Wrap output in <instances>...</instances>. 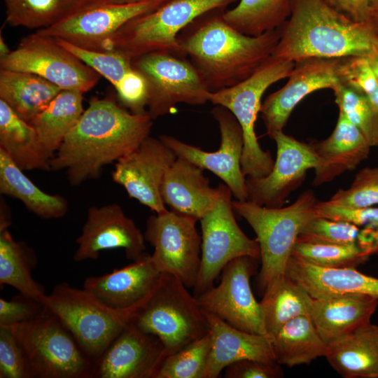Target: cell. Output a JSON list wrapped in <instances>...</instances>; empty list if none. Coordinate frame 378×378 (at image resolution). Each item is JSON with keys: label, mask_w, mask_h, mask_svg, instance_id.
Returning a JSON list of instances; mask_svg holds the SVG:
<instances>
[{"label": "cell", "mask_w": 378, "mask_h": 378, "mask_svg": "<svg viewBox=\"0 0 378 378\" xmlns=\"http://www.w3.org/2000/svg\"><path fill=\"white\" fill-rule=\"evenodd\" d=\"M316 202L311 190L302 192L290 205L280 208L232 200L234 211L246 220L257 236L261 261L258 286L262 294L285 274L300 232L316 216Z\"/></svg>", "instance_id": "obj_4"}, {"label": "cell", "mask_w": 378, "mask_h": 378, "mask_svg": "<svg viewBox=\"0 0 378 378\" xmlns=\"http://www.w3.org/2000/svg\"><path fill=\"white\" fill-rule=\"evenodd\" d=\"M211 113L218 123L220 134V145L217 150L204 151L170 135H162L160 139L177 157L216 175L237 200H247L246 177L241 164L244 148L241 126L233 114L223 106L216 105Z\"/></svg>", "instance_id": "obj_16"}, {"label": "cell", "mask_w": 378, "mask_h": 378, "mask_svg": "<svg viewBox=\"0 0 378 378\" xmlns=\"http://www.w3.org/2000/svg\"><path fill=\"white\" fill-rule=\"evenodd\" d=\"M37 258L25 243L14 239L8 229L0 230V284L8 285L20 293L40 301L46 295L33 277Z\"/></svg>", "instance_id": "obj_35"}, {"label": "cell", "mask_w": 378, "mask_h": 378, "mask_svg": "<svg viewBox=\"0 0 378 378\" xmlns=\"http://www.w3.org/2000/svg\"><path fill=\"white\" fill-rule=\"evenodd\" d=\"M165 1L120 4L113 0H90L61 22L36 32L61 38L86 50L105 51L107 42L123 25L153 11Z\"/></svg>", "instance_id": "obj_14"}, {"label": "cell", "mask_w": 378, "mask_h": 378, "mask_svg": "<svg viewBox=\"0 0 378 378\" xmlns=\"http://www.w3.org/2000/svg\"><path fill=\"white\" fill-rule=\"evenodd\" d=\"M0 378H32L25 354L10 326H0Z\"/></svg>", "instance_id": "obj_44"}, {"label": "cell", "mask_w": 378, "mask_h": 378, "mask_svg": "<svg viewBox=\"0 0 378 378\" xmlns=\"http://www.w3.org/2000/svg\"><path fill=\"white\" fill-rule=\"evenodd\" d=\"M344 82L362 90L378 111V78L366 57H344L342 67Z\"/></svg>", "instance_id": "obj_45"}, {"label": "cell", "mask_w": 378, "mask_h": 378, "mask_svg": "<svg viewBox=\"0 0 378 378\" xmlns=\"http://www.w3.org/2000/svg\"><path fill=\"white\" fill-rule=\"evenodd\" d=\"M132 65L147 83V114L153 120L174 113L180 103L199 106L209 102L210 90L183 56L153 52L133 59Z\"/></svg>", "instance_id": "obj_10"}, {"label": "cell", "mask_w": 378, "mask_h": 378, "mask_svg": "<svg viewBox=\"0 0 378 378\" xmlns=\"http://www.w3.org/2000/svg\"><path fill=\"white\" fill-rule=\"evenodd\" d=\"M318 160L312 185L328 183L354 170L370 152L371 146L360 131L340 111L336 126L326 139L312 143Z\"/></svg>", "instance_id": "obj_25"}, {"label": "cell", "mask_w": 378, "mask_h": 378, "mask_svg": "<svg viewBox=\"0 0 378 378\" xmlns=\"http://www.w3.org/2000/svg\"><path fill=\"white\" fill-rule=\"evenodd\" d=\"M90 0H4L6 22L13 27L43 29L61 22Z\"/></svg>", "instance_id": "obj_37"}, {"label": "cell", "mask_w": 378, "mask_h": 378, "mask_svg": "<svg viewBox=\"0 0 378 378\" xmlns=\"http://www.w3.org/2000/svg\"><path fill=\"white\" fill-rule=\"evenodd\" d=\"M11 50L7 46L3 36H0V57L7 55Z\"/></svg>", "instance_id": "obj_53"}, {"label": "cell", "mask_w": 378, "mask_h": 378, "mask_svg": "<svg viewBox=\"0 0 378 378\" xmlns=\"http://www.w3.org/2000/svg\"><path fill=\"white\" fill-rule=\"evenodd\" d=\"M360 228L343 220L315 216L300 232L298 242L348 245L357 244Z\"/></svg>", "instance_id": "obj_42"}, {"label": "cell", "mask_w": 378, "mask_h": 378, "mask_svg": "<svg viewBox=\"0 0 378 378\" xmlns=\"http://www.w3.org/2000/svg\"><path fill=\"white\" fill-rule=\"evenodd\" d=\"M367 58L372 71L378 78V50H375Z\"/></svg>", "instance_id": "obj_52"}, {"label": "cell", "mask_w": 378, "mask_h": 378, "mask_svg": "<svg viewBox=\"0 0 378 378\" xmlns=\"http://www.w3.org/2000/svg\"><path fill=\"white\" fill-rule=\"evenodd\" d=\"M115 90L123 107L134 114L147 113V83L134 68Z\"/></svg>", "instance_id": "obj_48"}, {"label": "cell", "mask_w": 378, "mask_h": 378, "mask_svg": "<svg viewBox=\"0 0 378 378\" xmlns=\"http://www.w3.org/2000/svg\"><path fill=\"white\" fill-rule=\"evenodd\" d=\"M279 29L272 57L282 60L368 57L378 50V35L368 22L347 18L325 0H291L290 15Z\"/></svg>", "instance_id": "obj_3"}, {"label": "cell", "mask_w": 378, "mask_h": 378, "mask_svg": "<svg viewBox=\"0 0 378 378\" xmlns=\"http://www.w3.org/2000/svg\"><path fill=\"white\" fill-rule=\"evenodd\" d=\"M279 363H267L257 360L245 359L225 368V378H278L284 373Z\"/></svg>", "instance_id": "obj_49"}, {"label": "cell", "mask_w": 378, "mask_h": 378, "mask_svg": "<svg viewBox=\"0 0 378 378\" xmlns=\"http://www.w3.org/2000/svg\"><path fill=\"white\" fill-rule=\"evenodd\" d=\"M205 314L210 326L211 350L203 378H217L226 367L241 360L276 363L270 337L239 330L214 314Z\"/></svg>", "instance_id": "obj_24"}, {"label": "cell", "mask_w": 378, "mask_h": 378, "mask_svg": "<svg viewBox=\"0 0 378 378\" xmlns=\"http://www.w3.org/2000/svg\"><path fill=\"white\" fill-rule=\"evenodd\" d=\"M197 221L167 210L148 218L144 234L154 248L151 257L160 271L174 275L188 288L196 284L201 262Z\"/></svg>", "instance_id": "obj_13"}, {"label": "cell", "mask_w": 378, "mask_h": 378, "mask_svg": "<svg viewBox=\"0 0 378 378\" xmlns=\"http://www.w3.org/2000/svg\"><path fill=\"white\" fill-rule=\"evenodd\" d=\"M276 157L270 174L261 178H246L247 200L269 208L284 206L290 194L304 181L307 172L318 165L311 144L301 142L283 131L272 138Z\"/></svg>", "instance_id": "obj_18"}, {"label": "cell", "mask_w": 378, "mask_h": 378, "mask_svg": "<svg viewBox=\"0 0 378 378\" xmlns=\"http://www.w3.org/2000/svg\"><path fill=\"white\" fill-rule=\"evenodd\" d=\"M203 171L177 157L166 172L160 188L162 200L171 211L198 221L214 206L221 186L211 187Z\"/></svg>", "instance_id": "obj_23"}, {"label": "cell", "mask_w": 378, "mask_h": 378, "mask_svg": "<svg viewBox=\"0 0 378 378\" xmlns=\"http://www.w3.org/2000/svg\"><path fill=\"white\" fill-rule=\"evenodd\" d=\"M165 356L157 336L130 322L94 363L92 377L155 378Z\"/></svg>", "instance_id": "obj_21"}, {"label": "cell", "mask_w": 378, "mask_h": 378, "mask_svg": "<svg viewBox=\"0 0 378 378\" xmlns=\"http://www.w3.org/2000/svg\"><path fill=\"white\" fill-rule=\"evenodd\" d=\"M315 211L317 216L378 229V207L353 208L317 201Z\"/></svg>", "instance_id": "obj_46"}, {"label": "cell", "mask_w": 378, "mask_h": 378, "mask_svg": "<svg viewBox=\"0 0 378 378\" xmlns=\"http://www.w3.org/2000/svg\"><path fill=\"white\" fill-rule=\"evenodd\" d=\"M291 255L321 267L356 268L372 254L357 244L338 245L296 241Z\"/></svg>", "instance_id": "obj_39"}, {"label": "cell", "mask_w": 378, "mask_h": 378, "mask_svg": "<svg viewBox=\"0 0 378 378\" xmlns=\"http://www.w3.org/2000/svg\"><path fill=\"white\" fill-rule=\"evenodd\" d=\"M144 234L120 205L92 206L88 210L73 258L76 262L94 260L102 251L121 248L132 261L146 253Z\"/></svg>", "instance_id": "obj_20"}, {"label": "cell", "mask_w": 378, "mask_h": 378, "mask_svg": "<svg viewBox=\"0 0 378 378\" xmlns=\"http://www.w3.org/2000/svg\"><path fill=\"white\" fill-rule=\"evenodd\" d=\"M43 302L20 293L10 300L0 298V326H12L30 321L44 309Z\"/></svg>", "instance_id": "obj_47"}, {"label": "cell", "mask_w": 378, "mask_h": 378, "mask_svg": "<svg viewBox=\"0 0 378 378\" xmlns=\"http://www.w3.org/2000/svg\"><path fill=\"white\" fill-rule=\"evenodd\" d=\"M0 67L32 73L62 90L83 93L92 89L101 76L59 45L55 37L36 31L24 37L14 50L0 57Z\"/></svg>", "instance_id": "obj_12"}, {"label": "cell", "mask_w": 378, "mask_h": 378, "mask_svg": "<svg viewBox=\"0 0 378 378\" xmlns=\"http://www.w3.org/2000/svg\"><path fill=\"white\" fill-rule=\"evenodd\" d=\"M220 186L214 206L200 220L201 262L193 288L195 296L213 286L223 268L232 260L241 256L260 258L257 240L248 237L236 221L230 188L225 183H220Z\"/></svg>", "instance_id": "obj_11"}, {"label": "cell", "mask_w": 378, "mask_h": 378, "mask_svg": "<svg viewBox=\"0 0 378 378\" xmlns=\"http://www.w3.org/2000/svg\"><path fill=\"white\" fill-rule=\"evenodd\" d=\"M59 45L106 78L116 89L134 69L132 59L115 51L86 50L61 38H55Z\"/></svg>", "instance_id": "obj_41"}, {"label": "cell", "mask_w": 378, "mask_h": 378, "mask_svg": "<svg viewBox=\"0 0 378 378\" xmlns=\"http://www.w3.org/2000/svg\"><path fill=\"white\" fill-rule=\"evenodd\" d=\"M0 148L22 170H51V158L34 127L0 99Z\"/></svg>", "instance_id": "obj_29"}, {"label": "cell", "mask_w": 378, "mask_h": 378, "mask_svg": "<svg viewBox=\"0 0 378 378\" xmlns=\"http://www.w3.org/2000/svg\"><path fill=\"white\" fill-rule=\"evenodd\" d=\"M291 13V0H239L232 9L223 10L224 20L239 32L260 36L281 27Z\"/></svg>", "instance_id": "obj_36"}, {"label": "cell", "mask_w": 378, "mask_h": 378, "mask_svg": "<svg viewBox=\"0 0 378 378\" xmlns=\"http://www.w3.org/2000/svg\"><path fill=\"white\" fill-rule=\"evenodd\" d=\"M219 9L192 22L178 41L211 92L244 80L273 55L279 29L260 36L244 34L228 24Z\"/></svg>", "instance_id": "obj_2"}, {"label": "cell", "mask_w": 378, "mask_h": 378, "mask_svg": "<svg viewBox=\"0 0 378 378\" xmlns=\"http://www.w3.org/2000/svg\"><path fill=\"white\" fill-rule=\"evenodd\" d=\"M276 362L288 367L309 364L325 356L328 345L309 316L296 317L270 337Z\"/></svg>", "instance_id": "obj_32"}, {"label": "cell", "mask_w": 378, "mask_h": 378, "mask_svg": "<svg viewBox=\"0 0 378 378\" xmlns=\"http://www.w3.org/2000/svg\"><path fill=\"white\" fill-rule=\"evenodd\" d=\"M339 109L362 133L371 147L378 146V111L365 93L342 82L332 89Z\"/></svg>", "instance_id": "obj_38"}, {"label": "cell", "mask_w": 378, "mask_h": 378, "mask_svg": "<svg viewBox=\"0 0 378 378\" xmlns=\"http://www.w3.org/2000/svg\"><path fill=\"white\" fill-rule=\"evenodd\" d=\"M153 121L147 113H132L113 99L92 97L51 159V170L65 169L73 186L99 178L104 166L150 136Z\"/></svg>", "instance_id": "obj_1"}, {"label": "cell", "mask_w": 378, "mask_h": 378, "mask_svg": "<svg viewBox=\"0 0 378 378\" xmlns=\"http://www.w3.org/2000/svg\"><path fill=\"white\" fill-rule=\"evenodd\" d=\"M41 302L59 318L94 363L144 304L124 310L113 309L85 289L66 283L56 285Z\"/></svg>", "instance_id": "obj_7"}, {"label": "cell", "mask_w": 378, "mask_h": 378, "mask_svg": "<svg viewBox=\"0 0 378 378\" xmlns=\"http://www.w3.org/2000/svg\"><path fill=\"white\" fill-rule=\"evenodd\" d=\"M62 90L36 74L0 69V99L29 123Z\"/></svg>", "instance_id": "obj_30"}, {"label": "cell", "mask_w": 378, "mask_h": 378, "mask_svg": "<svg viewBox=\"0 0 378 378\" xmlns=\"http://www.w3.org/2000/svg\"><path fill=\"white\" fill-rule=\"evenodd\" d=\"M325 357L345 378H378V325L370 323L328 346Z\"/></svg>", "instance_id": "obj_28"}, {"label": "cell", "mask_w": 378, "mask_h": 378, "mask_svg": "<svg viewBox=\"0 0 378 378\" xmlns=\"http://www.w3.org/2000/svg\"><path fill=\"white\" fill-rule=\"evenodd\" d=\"M236 1L166 0L123 25L107 42L105 51L118 52L132 59L153 52L183 56L181 32L200 17Z\"/></svg>", "instance_id": "obj_6"}, {"label": "cell", "mask_w": 378, "mask_h": 378, "mask_svg": "<svg viewBox=\"0 0 378 378\" xmlns=\"http://www.w3.org/2000/svg\"><path fill=\"white\" fill-rule=\"evenodd\" d=\"M314 298L286 274L262 294L260 302L265 328L270 337L285 323L311 315Z\"/></svg>", "instance_id": "obj_34"}, {"label": "cell", "mask_w": 378, "mask_h": 378, "mask_svg": "<svg viewBox=\"0 0 378 378\" xmlns=\"http://www.w3.org/2000/svg\"><path fill=\"white\" fill-rule=\"evenodd\" d=\"M10 327L25 354L32 378L92 377L94 362L46 307L33 320Z\"/></svg>", "instance_id": "obj_8"}, {"label": "cell", "mask_w": 378, "mask_h": 378, "mask_svg": "<svg viewBox=\"0 0 378 378\" xmlns=\"http://www.w3.org/2000/svg\"><path fill=\"white\" fill-rule=\"evenodd\" d=\"M258 260L250 256L232 260L221 272L219 284L195 297L205 312L239 330L268 336L260 303L250 284Z\"/></svg>", "instance_id": "obj_15"}, {"label": "cell", "mask_w": 378, "mask_h": 378, "mask_svg": "<svg viewBox=\"0 0 378 378\" xmlns=\"http://www.w3.org/2000/svg\"><path fill=\"white\" fill-rule=\"evenodd\" d=\"M162 272L151 255L111 272L85 279L83 289L113 309L124 310L143 304L155 288Z\"/></svg>", "instance_id": "obj_22"}, {"label": "cell", "mask_w": 378, "mask_h": 378, "mask_svg": "<svg viewBox=\"0 0 378 378\" xmlns=\"http://www.w3.org/2000/svg\"><path fill=\"white\" fill-rule=\"evenodd\" d=\"M83 92L63 90L29 123L52 159L84 112Z\"/></svg>", "instance_id": "obj_33"}, {"label": "cell", "mask_w": 378, "mask_h": 378, "mask_svg": "<svg viewBox=\"0 0 378 378\" xmlns=\"http://www.w3.org/2000/svg\"><path fill=\"white\" fill-rule=\"evenodd\" d=\"M295 62L272 56L244 80L233 86L211 92L209 102L225 107L241 126L244 138L241 169L246 177L261 178L272 171L274 161L270 151L259 145L255 124L265 90L273 83L288 78Z\"/></svg>", "instance_id": "obj_9"}, {"label": "cell", "mask_w": 378, "mask_h": 378, "mask_svg": "<svg viewBox=\"0 0 378 378\" xmlns=\"http://www.w3.org/2000/svg\"><path fill=\"white\" fill-rule=\"evenodd\" d=\"M188 289L174 275L162 272L153 291L130 320L142 331L161 340L166 356L210 330L204 311Z\"/></svg>", "instance_id": "obj_5"}, {"label": "cell", "mask_w": 378, "mask_h": 378, "mask_svg": "<svg viewBox=\"0 0 378 378\" xmlns=\"http://www.w3.org/2000/svg\"><path fill=\"white\" fill-rule=\"evenodd\" d=\"M329 202L347 207L365 208L378 204V167L360 169L347 189H340Z\"/></svg>", "instance_id": "obj_43"}, {"label": "cell", "mask_w": 378, "mask_h": 378, "mask_svg": "<svg viewBox=\"0 0 378 378\" xmlns=\"http://www.w3.org/2000/svg\"><path fill=\"white\" fill-rule=\"evenodd\" d=\"M377 306V298L362 294L314 298L310 317L329 346L369 324Z\"/></svg>", "instance_id": "obj_26"}, {"label": "cell", "mask_w": 378, "mask_h": 378, "mask_svg": "<svg viewBox=\"0 0 378 378\" xmlns=\"http://www.w3.org/2000/svg\"><path fill=\"white\" fill-rule=\"evenodd\" d=\"M343 58L312 57L295 62L287 83L268 95L261 104L260 113L267 134L283 131L294 108L314 91L330 88L344 82Z\"/></svg>", "instance_id": "obj_17"}, {"label": "cell", "mask_w": 378, "mask_h": 378, "mask_svg": "<svg viewBox=\"0 0 378 378\" xmlns=\"http://www.w3.org/2000/svg\"><path fill=\"white\" fill-rule=\"evenodd\" d=\"M333 9L356 22H367L372 0H325Z\"/></svg>", "instance_id": "obj_50"}, {"label": "cell", "mask_w": 378, "mask_h": 378, "mask_svg": "<svg viewBox=\"0 0 378 378\" xmlns=\"http://www.w3.org/2000/svg\"><path fill=\"white\" fill-rule=\"evenodd\" d=\"M285 274L315 299L362 294L378 299V278L356 268H326L290 255Z\"/></svg>", "instance_id": "obj_27"}, {"label": "cell", "mask_w": 378, "mask_h": 378, "mask_svg": "<svg viewBox=\"0 0 378 378\" xmlns=\"http://www.w3.org/2000/svg\"><path fill=\"white\" fill-rule=\"evenodd\" d=\"M0 192L19 200L30 212L44 219L60 218L69 208L63 196L48 194L40 189L1 148Z\"/></svg>", "instance_id": "obj_31"}, {"label": "cell", "mask_w": 378, "mask_h": 378, "mask_svg": "<svg viewBox=\"0 0 378 378\" xmlns=\"http://www.w3.org/2000/svg\"><path fill=\"white\" fill-rule=\"evenodd\" d=\"M176 158L174 151L160 137L148 136L115 162L112 179L122 186L130 197L160 214L167 210L161 196V185Z\"/></svg>", "instance_id": "obj_19"}, {"label": "cell", "mask_w": 378, "mask_h": 378, "mask_svg": "<svg viewBox=\"0 0 378 378\" xmlns=\"http://www.w3.org/2000/svg\"><path fill=\"white\" fill-rule=\"evenodd\" d=\"M376 34L378 35V0H372L367 22Z\"/></svg>", "instance_id": "obj_51"}, {"label": "cell", "mask_w": 378, "mask_h": 378, "mask_svg": "<svg viewBox=\"0 0 378 378\" xmlns=\"http://www.w3.org/2000/svg\"><path fill=\"white\" fill-rule=\"evenodd\" d=\"M211 350V336L190 343L167 355L161 363L155 378H203Z\"/></svg>", "instance_id": "obj_40"}, {"label": "cell", "mask_w": 378, "mask_h": 378, "mask_svg": "<svg viewBox=\"0 0 378 378\" xmlns=\"http://www.w3.org/2000/svg\"><path fill=\"white\" fill-rule=\"evenodd\" d=\"M115 3L120 4H133L140 2L144 0H113Z\"/></svg>", "instance_id": "obj_54"}]
</instances>
